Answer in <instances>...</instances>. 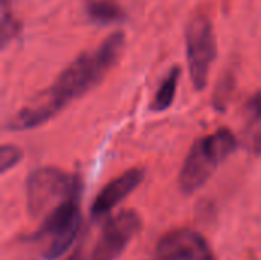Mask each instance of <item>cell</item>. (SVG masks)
Returning a JSON list of instances; mask_svg holds the SVG:
<instances>
[{
	"label": "cell",
	"mask_w": 261,
	"mask_h": 260,
	"mask_svg": "<svg viewBox=\"0 0 261 260\" xmlns=\"http://www.w3.org/2000/svg\"><path fill=\"white\" fill-rule=\"evenodd\" d=\"M237 138L229 129H219L197 139L179 173V185L185 193L199 190L220 166L237 149Z\"/></svg>",
	"instance_id": "7a4b0ae2"
},
{
	"label": "cell",
	"mask_w": 261,
	"mask_h": 260,
	"mask_svg": "<svg viewBox=\"0 0 261 260\" xmlns=\"http://www.w3.org/2000/svg\"><path fill=\"white\" fill-rule=\"evenodd\" d=\"M78 188H83L80 176L57 167H41L32 172L26 182L28 210L32 216H40L52 202L67 198Z\"/></svg>",
	"instance_id": "5b68a950"
},
{
	"label": "cell",
	"mask_w": 261,
	"mask_h": 260,
	"mask_svg": "<svg viewBox=\"0 0 261 260\" xmlns=\"http://www.w3.org/2000/svg\"><path fill=\"white\" fill-rule=\"evenodd\" d=\"M66 260H89L87 259V254H86V251H84V248L83 247H80V248H76L69 257Z\"/></svg>",
	"instance_id": "5bb4252c"
},
{
	"label": "cell",
	"mask_w": 261,
	"mask_h": 260,
	"mask_svg": "<svg viewBox=\"0 0 261 260\" xmlns=\"http://www.w3.org/2000/svg\"><path fill=\"white\" fill-rule=\"evenodd\" d=\"M187 58L194 87L202 90L208 83L211 66L217 55L213 23L206 14H196L187 25Z\"/></svg>",
	"instance_id": "277c9868"
},
{
	"label": "cell",
	"mask_w": 261,
	"mask_h": 260,
	"mask_svg": "<svg viewBox=\"0 0 261 260\" xmlns=\"http://www.w3.org/2000/svg\"><path fill=\"white\" fill-rule=\"evenodd\" d=\"M18 31H20V21L14 15L9 6V0H2V43L3 46L6 44L8 40L15 37Z\"/></svg>",
	"instance_id": "8fae6325"
},
{
	"label": "cell",
	"mask_w": 261,
	"mask_h": 260,
	"mask_svg": "<svg viewBox=\"0 0 261 260\" xmlns=\"http://www.w3.org/2000/svg\"><path fill=\"white\" fill-rule=\"evenodd\" d=\"M203 260H217V259L214 257V254H210L208 257H205V259H203Z\"/></svg>",
	"instance_id": "9a60e30c"
},
{
	"label": "cell",
	"mask_w": 261,
	"mask_h": 260,
	"mask_svg": "<svg viewBox=\"0 0 261 260\" xmlns=\"http://www.w3.org/2000/svg\"><path fill=\"white\" fill-rule=\"evenodd\" d=\"M144 178H145L144 169L135 167V169L124 172L113 181H110L95 198L92 208H90L92 218H95V219L102 218L109 211H112L122 199H125L135 188H138L141 185Z\"/></svg>",
	"instance_id": "ba28073f"
},
{
	"label": "cell",
	"mask_w": 261,
	"mask_h": 260,
	"mask_svg": "<svg viewBox=\"0 0 261 260\" xmlns=\"http://www.w3.org/2000/svg\"><path fill=\"white\" fill-rule=\"evenodd\" d=\"M179 78H180V67L174 66L167 74V77L162 80L156 95L153 97V101L150 104V109L153 112H164V110H167L173 104L176 92H177Z\"/></svg>",
	"instance_id": "9c48e42d"
},
{
	"label": "cell",
	"mask_w": 261,
	"mask_h": 260,
	"mask_svg": "<svg viewBox=\"0 0 261 260\" xmlns=\"http://www.w3.org/2000/svg\"><path fill=\"white\" fill-rule=\"evenodd\" d=\"M81 190L83 188H78L67 198L61 199L60 204L44 218L38 231L32 236V241H49L43 253L46 260L60 257L76 239L83 225L80 210Z\"/></svg>",
	"instance_id": "3957f363"
},
{
	"label": "cell",
	"mask_w": 261,
	"mask_h": 260,
	"mask_svg": "<svg viewBox=\"0 0 261 260\" xmlns=\"http://www.w3.org/2000/svg\"><path fill=\"white\" fill-rule=\"evenodd\" d=\"M21 156H23V152L18 147L5 144L0 150V172L6 173L9 169L15 167L20 162Z\"/></svg>",
	"instance_id": "7c38bea8"
},
{
	"label": "cell",
	"mask_w": 261,
	"mask_h": 260,
	"mask_svg": "<svg viewBox=\"0 0 261 260\" xmlns=\"http://www.w3.org/2000/svg\"><path fill=\"white\" fill-rule=\"evenodd\" d=\"M124 48V34L109 35L95 51L78 55L54 81L50 87L37 93L9 121V130H29L52 120L69 103L98 86L116 64Z\"/></svg>",
	"instance_id": "6da1fadb"
},
{
	"label": "cell",
	"mask_w": 261,
	"mask_h": 260,
	"mask_svg": "<svg viewBox=\"0 0 261 260\" xmlns=\"http://www.w3.org/2000/svg\"><path fill=\"white\" fill-rule=\"evenodd\" d=\"M87 12L98 23H116L125 18V11L113 0H92L87 5Z\"/></svg>",
	"instance_id": "30bf717a"
},
{
	"label": "cell",
	"mask_w": 261,
	"mask_h": 260,
	"mask_svg": "<svg viewBox=\"0 0 261 260\" xmlns=\"http://www.w3.org/2000/svg\"><path fill=\"white\" fill-rule=\"evenodd\" d=\"M210 254L206 239L191 228L168 231L154 248V260H203Z\"/></svg>",
	"instance_id": "52a82bcc"
},
{
	"label": "cell",
	"mask_w": 261,
	"mask_h": 260,
	"mask_svg": "<svg viewBox=\"0 0 261 260\" xmlns=\"http://www.w3.org/2000/svg\"><path fill=\"white\" fill-rule=\"evenodd\" d=\"M245 110H246L248 123H249L251 127L261 126V90L255 92L248 100V103L245 104Z\"/></svg>",
	"instance_id": "4fadbf2b"
},
{
	"label": "cell",
	"mask_w": 261,
	"mask_h": 260,
	"mask_svg": "<svg viewBox=\"0 0 261 260\" xmlns=\"http://www.w3.org/2000/svg\"><path fill=\"white\" fill-rule=\"evenodd\" d=\"M141 230V218L135 210H122L110 218L96 239L93 248L86 253L89 260H115L121 256L133 236Z\"/></svg>",
	"instance_id": "8992f818"
}]
</instances>
